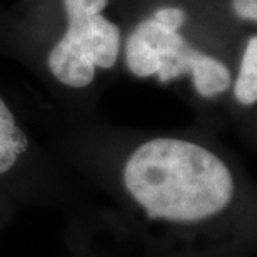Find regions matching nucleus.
<instances>
[{
  "mask_svg": "<svg viewBox=\"0 0 257 257\" xmlns=\"http://www.w3.org/2000/svg\"><path fill=\"white\" fill-rule=\"evenodd\" d=\"M124 184L151 220L197 224L229 207L235 194L232 172L199 144L174 137L144 142L124 167Z\"/></svg>",
  "mask_w": 257,
  "mask_h": 257,
  "instance_id": "f257e3e1",
  "label": "nucleus"
},
{
  "mask_svg": "<svg viewBox=\"0 0 257 257\" xmlns=\"http://www.w3.org/2000/svg\"><path fill=\"white\" fill-rule=\"evenodd\" d=\"M127 67L136 77L157 75L161 82L191 75L194 87L204 99L229 90L232 77L219 59L199 52L179 34V27L157 17L146 19L134 29L127 40Z\"/></svg>",
  "mask_w": 257,
  "mask_h": 257,
  "instance_id": "f03ea898",
  "label": "nucleus"
},
{
  "mask_svg": "<svg viewBox=\"0 0 257 257\" xmlns=\"http://www.w3.org/2000/svg\"><path fill=\"white\" fill-rule=\"evenodd\" d=\"M109 0H64L67 32L49 52V70L60 84L84 89L95 69H112L120 52V30L102 12Z\"/></svg>",
  "mask_w": 257,
  "mask_h": 257,
  "instance_id": "7ed1b4c3",
  "label": "nucleus"
},
{
  "mask_svg": "<svg viewBox=\"0 0 257 257\" xmlns=\"http://www.w3.org/2000/svg\"><path fill=\"white\" fill-rule=\"evenodd\" d=\"M27 136L15 124L12 112L0 99V174L14 167L20 154L27 151Z\"/></svg>",
  "mask_w": 257,
  "mask_h": 257,
  "instance_id": "20e7f679",
  "label": "nucleus"
},
{
  "mask_svg": "<svg viewBox=\"0 0 257 257\" xmlns=\"http://www.w3.org/2000/svg\"><path fill=\"white\" fill-rule=\"evenodd\" d=\"M234 97L240 105L250 107L257 102V37L252 35L245 45L240 70L234 85Z\"/></svg>",
  "mask_w": 257,
  "mask_h": 257,
  "instance_id": "39448f33",
  "label": "nucleus"
},
{
  "mask_svg": "<svg viewBox=\"0 0 257 257\" xmlns=\"http://www.w3.org/2000/svg\"><path fill=\"white\" fill-rule=\"evenodd\" d=\"M232 5L240 19L249 22L257 20V0H232Z\"/></svg>",
  "mask_w": 257,
  "mask_h": 257,
  "instance_id": "423d86ee",
  "label": "nucleus"
}]
</instances>
